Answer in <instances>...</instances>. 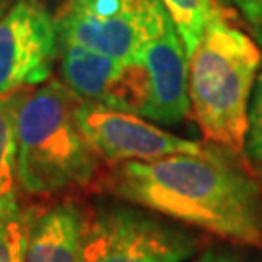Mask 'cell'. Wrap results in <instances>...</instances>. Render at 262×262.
<instances>
[{"instance_id": "obj_14", "label": "cell", "mask_w": 262, "mask_h": 262, "mask_svg": "<svg viewBox=\"0 0 262 262\" xmlns=\"http://www.w3.org/2000/svg\"><path fill=\"white\" fill-rule=\"evenodd\" d=\"M190 262H260L241 249L235 247H212L204 253H200Z\"/></svg>"}, {"instance_id": "obj_6", "label": "cell", "mask_w": 262, "mask_h": 262, "mask_svg": "<svg viewBox=\"0 0 262 262\" xmlns=\"http://www.w3.org/2000/svg\"><path fill=\"white\" fill-rule=\"evenodd\" d=\"M76 122L97 158L115 165L204 150L202 144L177 136L148 119L94 101L78 103Z\"/></svg>"}, {"instance_id": "obj_11", "label": "cell", "mask_w": 262, "mask_h": 262, "mask_svg": "<svg viewBox=\"0 0 262 262\" xmlns=\"http://www.w3.org/2000/svg\"><path fill=\"white\" fill-rule=\"evenodd\" d=\"M16 124H14V94L0 97V212L18 210L16 185Z\"/></svg>"}, {"instance_id": "obj_9", "label": "cell", "mask_w": 262, "mask_h": 262, "mask_svg": "<svg viewBox=\"0 0 262 262\" xmlns=\"http://www.w3.org/2000/svg\"><path fill=\"white\" fill-rule=\"evenodd\" d=\"M58 72L62 84L82 101H94L140 117V64H124L94 51L60 43Z\"/></svg>"}, {"instance_id": "obj_8", "label": "cell", "mask_w": 262, "mask_h": 262, "mask_svg": "<svg viewBox=\"0 0 262 262\" xmlns=\"http://www.w3.org/2000/svg\"><path fill=\"white\" fill-rule=\"evenodd\" d=\"M144 101L140 117L159 126H177L190 115L188 55L169 18L140 60Z\"/></svg>"}, {"instance_id": "obj_10", "label": "cell", "mask_w": 262, "mask_h": 262, "mask_svg": "<svg viewBox=\"0 0 262 262\" xmlns=\"http://www.w3.org/2000/svg\"><path fill=\"white\" fill-rule=\"evenodd\" d=\"M85 212L74 202H60L28 224L24 262H80Z\"/></svg>"}, {"instance_id": "obj_13", "label": "cell", "mask_w": 262, "mask_h": 262, "mask_svg": "<svg viewBox=\"0 0 262 262\" xmlns=\"http://www.w3.org/2000/svg\"><path fill=\"white\" fill-rule=\"evenodd\" d=\"M245 156L254 163H262V72L258 74L249 103L247 134H245Z\"/></svg>"}, {"instance_id": "obj_12", "label": "cell", "mask_w": 262, "mask_h": 262, "mask_svg": "<svg viewBox=\"0 0 262 262\" xmlns=\"http://www.w3.org/2000/svg\"><path fill=\"white\" fill-rule=\"evenodd\" d=\"M167 10L179 31V37L185 45L187 55L196 51L200 39L206 31L210 18L217 12L215 0H159Z\"/></svg>"}, {"instance_id": "obj_4", "label": "cell", "mask_w": 262, "mask_h": 262, "mask_svg": "<svg viewBox=\"0 0 262 262\" xmlns=\"http://www.w3.org/2000/svg\"><path fill=\"white\" fill-rule=\"evenodd\" d=\"M192 227L126 200L85 214L80 262H187L198 251Z\"/></svg>"}, {"instance_id": "obj_3", "label": "cell", "mask_w": 262, "mask_h": 262, "mask_svg": "<svg viewBox=\"0 0 262 262\" xmlns=\"http://www.w3.org/2000/svg\"><path fill=\"white\" fill-rule=\"evenodd\" d=\"M260 62V47L217 10L188 56L190 113L210 144L245 151L249 103Z\"/></svg>"}, {"instance_id": "obj_2", "label": "cell", "mask_w": 262, "mask_h": 262, "mask_svg": "<svg viewBox=\"0 0 262 262\" xmlns=\"http://www.w3.org/2000/svg\"><path fill=\"white\" fill-rule=\"evenodd\" d=\"M76 99L60 80L14 94L18 185L31 196L85 187L97 173V154L76 122Z\"/></svg>"}, {"instance_id": "obj_18", "label": "cell", "mask_w": 262, "mask_h": 262, "mask_svg": "<svg viewBox=\"0 0 262 262\" xmlns=\"http://www.w3.org/2000/svg\"><path fill=\"white\" fill-rule=\"evenodd\" d=\"M258 181L262 183V163L258 165Z\"/></svg>"}, {"instance_id": "obj_5", "label": "cell", "mask_w": 262, "mask_h": 262, "mask_svg": "<svg viewBox=\"0 0 262 262\" xmlns=\"http://www.w3.org/2000/svg\"><path fill=\"white\" fill-rule=\"evenodd\" d=\"M167 19L159 0H62L55 26L60 43L136 64Z\"/></svg>"}, {"instance_id": "obj_15", "label": "cell", "mask_w": 262, "mask_h": 262, "mask_svg": "<svg viewBox=\"0 0 262 262\" xmlns=\"http://www.w3.org/2000/svg\"><path fill=\"white\" fill-rule=\"evenodd\" d=\"M225 2L237 10L253 28L262 24V0H225Z\"/></svg>"}, {"instance_id": "obj_16", "label": "cell", "mask_w": 262, "mask_h": 262, "mask_svg": "<svg viewBox=\"0 0 262 262\" xmlns=\"http://www.w3.org/2000/svg\"><path fill=\"white\" fill-rule=\"evenodd\" d=\"M19 2H21V0H0V19L4 18L10 10L14 8L16 4H19Z\"/></svg>"}, {"instance_id": "obj_1", "label": "cell", "mask_w": 262, "mask_h": 262, "mask_svg": "<svg viewBox=\"0 0 262 262\" xmlns=\"http://www.w3.org/2000/svg\"><path fill=\"white\" fill-rule=\"evenodd\" d=\"M115 198L245 247L262 245V185L239 154L204 146L154 161L115 165L105 181Z\"/></svg>"}, {"instance_id": "obj_17", "label": "cell", "mask_w": 262, "mask_h": 262, "mask_svg": "<svg viewBox=\"0 0 262 262\" xmlns=\"http://www.w3.org/2000/svg\"><path fill=\"white\" fill-rule=\"evenodd\" d=\"M254 39H256V45L262 49V24L254 28Z\"/></svg>"}, {"instance_id": "obj_7", "label": "cell", "mask_w": 262, "mask_h": 262, "mask_svg": "<svg viewBox=\"0 0 262 262\" xmlns=\"http://www.w3.org/2000/svg\"><path fill=\"white\" fill-rule=\"evenodd\" d=\"M60 39L39 0H21L0 19V97L51 80Z\"/></svg>"}]
</instances>
